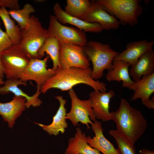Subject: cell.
<instances>
[{
    "instance_id": "cell-18",
    "label": "cell",
    "mask_w": 154,
    "mask_h": 154,
    "mask_svg": "<svg viewBox=\"0 0 154 154\" xmlns=\"http://www.w3.org/2000/svg\"><path fill=\"white\" fill-rule=\"evenodd\" d=\"M91 125L95 135L93 138L90 136L87 137L89 145L103 154H120L112 143L104 136L101 122L96 120Z\"/></svg>"
},
{
    "instance_id": "cell-7",
    "label": "cell",
    "mask_w": 154,
    "mask_h": 154,
    "mask_svg": "<svg viewBox=\"0 0 154 154\" xmlns=\"http://www.w3.org/2000/svg\"><path fill=\"white\" fill-rule=\"evenodd\" d=\"M47 30L50 36L55 38L60 42L83 47L88 42L84 32L77 28L63 25L54 15L50 17Z\"/></svg>"
},
{
    "instance_id": "cell-13",
    "label": "cell",
    "mask_w": 154,
    "mask_h": 154,
    "mask_svg": "<svg viewBox=\"0 0 154 154\" xmlns=\"http://www.w3.org/2000/svg\"><path fill=\"white\" fill-rule=\"evenodd\" d=\"M20 85L27 86V82L22 81L20 79H7L4 84L0 87V94L4 95L10 92L13 93L15 96H21L26 99V108L28 109L31 106L36 107L40 106L42 104V100L39 98L41 92V86H37L35 93L32 96H30L23 92L18 86Z\"/></svg>"
},
{
    "instance_id": "cell-23",
    "label": "cell",
    "mask_w": 154,
    "mask_h": 154,
    "mask_svg": "<svg viewBox=\"0 0 154 154\" xmlns=\"http://www.w3.org/2000/svg\"><path fill=\"white\" fill-rule=\"evenodd\" d=\"M60 44L58 41L55 38L49 36L38 52V58L41 59L46 53L49 55L53 62V70H56L61 68L59 61Z\"/></svg>"
},
{
    "instance_id": "cell-20",
    "label": "cell",
    "mask_w": 154,
    "mask_h": 154,
    "mask_svg": "<svg viewBox=\"0 0 154 154\" xmlns=\"http://www.w3.org/2000/svg\"><path fill=\"white\" fill-rule=\"evenodd\" d=\"M154 51L151 49L145 52L129 70L130 76L136 81L144 76L154 73Z\"/></svg>"
},
{
    "instance_id": "cell-25",
    "label": "cell",
    "mask_w": 154,
    "mask_h": 154,
    "mask_svg": "<svg viewBox=\"0 0 154 154\" xmlns=\"http://www.w3.org/2000/svg\"><path fill=\"white\" fill-rule=\"evenodd\" d=\"M35 11L32 5L27 3L21 9H11L8 11L10 17L17 22L20 30H22L28 26L31 20L30 15Z\"/></svg>"
},
{
    "instance_id": "cell-27",
    "label": "cell",
    "mask_w": 154,
    "mask_h": 154,
    "mask_svg": "<svg viewBox=\"0 0 154 154\" xmlns=\"http://www.w3.org/2000/svg\"><path fill=\"white\" fill-rule=\"evenodd\" d=\"M109 134L115 139L120 154H136L134 146L132 145L121 133L116 130H110Z\"/></svg>"
},
{
    "instance_id": "cell-33",
    "label": "cell",
    "mask_w": 154,
    "mask_h": 154,
    "mask_svg": "<svg viewBox=\"0 0 154 154\" xmlns=\"http://www.w3.org/2000/svg\"></svg>"
},
{
    "instance_id": "cell-32",
    "label": "cell",
    "mask_w": 154,
    "mask_h": 154,
    "mask_svg": "<svg viewBox=\"0 0 154 154\" xmlns=\"http://www.w3.org/2000/svg\"><path fill=\"white\" fill-rule=\"evenodd\" d=\"M5 81L3 79L0 78V87L3 85Z\"/></svg>"
},
{
    "instance_id": "cell-31",
    "label": "cell",
    "mask_w": 154,
    "mask_h": 154,
    "mask_svg": "<svg viewBox=\"0 0 154 154\" xmlns=\"http://www.w3.org/2000/svg\"><path fill=\"white\" fill-rule=\"evenodd\" d=\"M4 75L3 68L1 60L0 52V78L3 79Z\"/></svg>"
},
{
    "instance_id": "cell-24",
    "label": "cell",
    "mask_w": 154,
    "mask_h": 154,
    "mask_svg": "<svg viewBox=\"0 0 154 154\" xmlns=\"http://www.w3.org/2000/svg\"><path fill=\"white\" fill-rule=\"evenodd\" d=\"M0 18L5 29V32L13 44H19L21 40V31L18 25L10 17L8 11L5 7H0Z\"/></svg>"
},
{
    "instance_id": "cell-12",
    "label": "cell",
    "mask_w": 154,
    "mask_h": 154,
    "mask_svg": "<svg viewBox=\"0 0 154 154\" xmlns=\"http://www.w3.org/2000/svg\"><path fill=\"white\" fill-rule=\"evenodd\" d=\"M129 89L134 92L131 100L140 99L142 104L147 108H154V97L150 99L154 92V73L143 76L139 80L135 81Z\"/></svg>"
},
{
    "instance_id": "cell-16",
    "label": "cell",
    "mask_w": 154,
    "mask_h": 154,
    "mask_svg": "<svg viewBox=\"0 0 154 154\" xmlns=\"http://www.w3.org/2000/svg\"><path fill=\"white\" fill-rule=\"evenodd\" d=\"M53 9L55 16L57 20L62 24H70L84 32L99 33L104 30L102 26L98 23L88 22L69 15L65 12L60 4L57 2L54 4Z\"/></svg>"
},
{
    "instance_id": "cell-17",
    "label": "cell",
    "mask_w": 154,
    "mask_h": 154,
    "mask_svg": "<svg viewBox=\"0 0 154 154\" xmlns=\"http://www.w3.org/2000/svg\"><path fill=\"white\" fill-rule=\"evenodd\" d=\"M26 102V99L24 97L14 96L9 102H0V115L7 123L9 127L13 128L16 119L25 110Z\"/></svg>"
},
{
    "instance_id": "cell-30",
    "label": "cell",
    "mask_w": 154,
    "mask_h": 154,
    "mask_svg": "<svg viewBox=\"0 0 154 154\" xmlns=\"http://www.w3.org/2000/svg\"><path fill=\"white\" fill-rule=\"evenodd\" d=\"M140 154H154V151H151L146 148H143L139 151Z\"/></svg>"
},
{
    "instance_id": "cell-1",
    "label": "cell",
    "mask_w": 154,
    "mask_h": 154,
    "mask_svg": "<svg viewBox=\"0 0 154 154\" xmlns=\"http://www.w3.org/2000/svg\"><path fill=\"white\" fill-rule=\"evenodd\" d=\"M92 72V68L90 67L87 69L77 67L58 68L55 70L54 74L41 87L40 91L44 94L52 88L66 91L72 89L77 85L84 84L91 87L96 91L106 92V84L93 79Z\"/></svg>"
},
{
    "instance_id": "cell-22",
    "label": "cell",
    "mask_w": 154,
    "mask_h": 154,
    "mask_svg": "<svg viewBox=\"0 0 154 154\" xmlns=\"http://www.w3.org/2000/svg\"><path fill=\"white\" fill-rule=\"evenodd\" d=\"M128 63L121 60H114L112 70L108 72L106 75L109 82H122V86L129 89L134 83L130 77L129 73Z\"/></svg>"
},
{
    "instance_id": "cell-5",
    "label": "cell",
    "mask_w": 154,
    "mask_h": 154,
    "mask_svg": "<svg viewBox=\"0 0 154 154\" xmlns=\"http://www.w3.org/2000/svg\"><path fill=\"white\" fill-rule=\"evenodd\" d=\"M21 31L19 44L31 59L39 58L38 51L50 36L47 29L43 28L38 17L32 15L28 26Z\"/></svg>"
},
{
    "instance_id": "cell-8",
    "label": "cell",
    "mask_w": 154,
    "mask_h": 154,
    "mask_svg": "<svg viewBox=\"0 0 154 154\" xmlns=\"http://www.w3.org/2000/svg\"><path fill=\"white\" fill-rule=\"evenodd\" d=\"M68 94L71 100V108L66 114V119L70 120L74 126H76L80 122L90 129L89 124L92 125L93 123L91 120L94 121L96 120L91 99H80L73 89L69 90Z\"/></svg>"
},
{
    "instance_id": "cell-4",
    "label": "cell",
    "mask_w": 154,
    "mask_h": 154,
    "mask_svg": "<svg viewBox=\"0 0 154 154\" xmlns=\"http://www.w3.org/2000/svg\"><path fill=\"white\" fill-rule=\"evenodd\" d=\"M104 9L123 25L133 27L143 11L140 0H97Z\"/></svg>"
},
{
    "instance_id": "cell-29",
    "label": "cell",
    "mask_w": 154,
    "mask_h": 154,
    "mask_svg": "<svg viewBox=\"0 0 154 154\" xmlns=\"http://www.w3.org/2000/svg\"><path fill=\"white\" fill-rule=\"evenodd\" d=\"M2 7L16 10L20 9L18 0H0V7Z\"/></svg>"
},
{
    "instance_id": "cell-9",
    "label": "cell",
    "mask_w": 154,
    "mask_h": 154,
    "mask_svg": "<svg viewBox=\"0 0 154 154\" xmlns=\"http://www.w3.org/2000/svg\"><path fill=\"white\" fill-rule=\"evenodd\" d=\"M59 42V61L61 68L77 67L87 69L90 67V60L82 47Z\"/></svg>"
},
{
    "instance_id": "cell-3",
    "label": "cell",
    "mask_w": 154,
    "mask_h": 154,
    "mask_svg": "<svg viewBox=\"0 0 154 154\" xmlns=\"http://www.w3.org/2000/svg\"><path fill=\"white\" fill-rule=\"evenodd\" d=\"M82 48L92 62L93 68L91 76L95 80L103 76L105 70L108 72L112 70L114 59L119 53L108 43L96 41L87 42Z\"/></svg>"
},
{
    "instance_id": "cell-10",
    "label": "cell",
    "mask_w": 154,
    "mask_h": 154,
    "mask_svg": "<svg viewBox=\"0 0 154 154\" xmlns=\"http://www.w3.org/2000/svg\"><path fill=\"white\" fill-rule=\"evenodd\" d=\"M49 58V56H47L42 59H30L20 79L25 82L29 80L34 81L37 86L41 87L55 72V71L52 68L47 69L46 68V63Z\"/></svg>"
},
{
    "instance_id": "cell-15",
    "label": "cell",
    "mask_w": 154,
    "mask_h": 154,
    "mask_svg": "<svg viewBox=\"0 0 154 154\" xmlns=\"http://www.w3.org/2000/svg\"><path fill=\"white\" fill-rule=\"evenodd\" d=\"M154 44V40L149 41L146 39L130 42L126 45L125 49L119 53L114 60L123 61L130 66H133L145 52L153 49Z\"/></svg>"
},
{
    "instance_id": "cell-21",
    "label": "cell",
    "mask_w": 154,
    "mask_h": 154,
    "mask_svg": "<svg viewBox=\"0 0 154 154\" xmlns=\"http://www.w3.org/2000/svg\"><path fill=\"white\" fill-rule=\"evenodd\" d=\"M74 136L68 140V144L64 154H102L88 144L85 132L77 127Z\"/></svg>"
},
{
    "instance_id": "cell-6",
    "label": "cell",
    "mask_w": 154,
    "mask_h": 154,
    "mask_svg": "<svg viewBox=\"0 0 154 154\" xmlns=\"http://www.w3.org/2000/svg\"><path fill=\"white\" fill-rule=\"evenodd\" d=\"M0 58L7 79H20L31 59L19 44H14L0 52Z\"/></svg>"
},
{
    "instance_id": "cell-2",
    "label": "cell",
    "mask_w": 154,
    "mask_h": 154,
    "mask_svg": "<svg viewBox=\"0 0 154 154\" xmlns=\"http://www.w3.org/2000/svg\"><path fill=\"white\" fill-rule=\"evenodd\" d=\"M110 114L111 120L116 124V130L134 146L148 125L141 112L131 106L126 100L122 98L118 109L110 112Z\"/></svg>"
},
{
    "instance_id": "cell-28",
    "label": "cell",
    "mask_w": 154,
    "mask_h": 154,
    "mask_svg": "<svg viewBox=\"0 0 154 154\" xmlns=\"http://www.w3.org/2000/svg\"><path fill=\"white\" fill-rule=\"evenodd\" d=\"M13 44L12 41L0 26V52L8 49Z\"/></svg>"
},
{
    "instance_id": "cell-11",
    "label": "cell",
    "mask_w": 154,
    "mask_h": 154,
    "mask_svg": "<svg viewBox=\"0 0 154 154\" xmlns=\"http://www.w3.org/2000/svg\"><path fill=\"white\" fill-rule=\"evenodd\" d=\"M91 1L90 9L80 19L89 23H98L106 30L116 29L119 27V22L108 13L100 3L97 0Z\"/></svg>"
},
{
    "instance_id": "cell-19",
    "label": "cell",
    "mask_w": 154,
    "mask_h": 154,
    "mask_svg": "<svg viewBox=\"0 0 154 154\" xmlns=\"http://www.w3.org/2000/svg\"><path fill=\"white\" fill-rule=\"evenodd\" d=\"M55 98L59 102L60 106L53 117L51 123L47 125L36 123H35L38 125L49 135L57 136L60 133L61 134L64 133L68 124L66 120V109L65 106L66 100L62 96H57Z\"/></svg>"
},
{
    "instance_id": "cell-26",
    "label": "cell",
    "mask_w": 154,
    "mask_h": 154,
    "mask_svg": "<svg viewBox=\"0 0 154 154\" xmlns=\"http://www.w3.org/2000/svg\"><path fill=\"white\" fill-rule=\"evenodd\" d=\"M64 11L69 15L81 19L88 12L91 4L88 0H67Z\"/></svg>"
},
{
    "instance_id": "cell-14",
    "label": "cell",
    "mask_w": 154,
    "mask_h": 154,
    "mask_svg": "<svg viewBox=\"0 0 154 154\" xmlns=\"http://www.w3.org/2000/svg\"><path fill=\"white\" fill-rule=\"evenodd\" d=\"M115 95L114 91L102 92L94 90L89 94L92 106L96 118L103 121L111 120L109 111L111 99Z\"/></svg>"
}]
</instances>
